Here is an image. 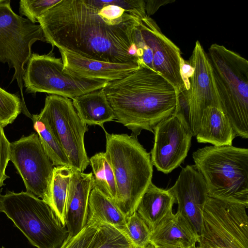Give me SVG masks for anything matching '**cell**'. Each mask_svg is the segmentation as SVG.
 Wrapping results in <instances>:
<instances>
[{"mask_svg":"<svg viewBox=\"0 0 248 248\" xmlns=\"http://www.w3.org/2000/svg\"><path fill=\"white\" fill-rule=\"evenodd\" d=\"M37 41L46 42L40 25L17 15L12 10L10 1L2 0L0 2V62L15 69L12 81H17L24 106L25 65L31 55V46Z\"/></svg>","mask_w":248,"mask_h":248,"instance_id":"obj_9","label":"cell"},{"mask_svg":"<svg viewBox=\"0 0 248 248\" xmlns=\"http://www.w3.org/2000/svg\"><path fill=\"white\" fill-rule=\"evenodd\" d=\"M248 207L209 197L203 208L198 246L248 248Z\"/></svg>","mask_w":248,"mask_h":248,"instance_id":"obj_8","label":"cell"},{"mask_svg":"<svg viewBox=\"0 0 248 248\" xmlns=\"http://www.w3.org/2000/svg\"><path fill=\"white\" fill-rule=\"evenodd\" d=\"M103 89L116 122L131 130L135 138L142 130L154 133L155 126L172 115L177 106L176 89L144 64L125 77L108 82Z\"/></svg>","mask_w":248,"mask_h":248,"instance_id":"obj_2","label":"cell"},{"mask_svg":"<svg viewBox=\"0 0 248 248\" xmlns=\"http://www.w3.org/2000/svg\"><path fill=\"white\" fill-rule=\"evenodd\" d=\"M169 190L178 204L177 211L199 235L204 205L209 197L205 181L194 165L183 168Z\"/></svg>","mask_w":248,"mask_h":248,"instance_id":"obj_15","label":"cell"},{"mask_svg":"<svg viewBox=\"0 0 248 248\" xmlns=\"http://www.w3.org/2000/svg\"><path fill=\"white\" fill-rule=\"evenodd\" d=\"M193 68L190 63L186 62L182 58L181 60V74L184 82V85L188 90L190 86V80L192 73Z\"/></svg>","mask_w":248,"mask_h":248,"instance_id":"obj_34","label":"cell"},{"mask_svg":"<svg viewBox=\"0 0 248 248\" xmlns=\"http://www.w3.org/2000/svg\"><path fill=\"white\" fill-rule=\"evenodd\" d=\"M10 143L5 135L3 128L0 125V187L9 178L6 174L5 170L10 161Z\"/></svg>","mask_w":248,"mask_h":248,"instance_id":"obj_32","label":"cell"},{"mask_svg":"<svg viewBox=\"0 0 248 248\" xmlns=\"http://www.w3.org/2000/svg\"><path fill=\"white\" fill-rule=\"evenodd\" d=\"M10 161L21 176L27 192L50 206L54 166L45 153L38 135L32 133L10 143Z\"/></svg>","mask_w":248,"mask_h":248,"instance_id":"obj_11","label":"cell"},{"mask_svg":"<svg viewBox=\"0 0 248 248\" xmlns=\"http://www.w3.org/2000/svg\"><path fill=\"white\" fill-rule=\"evenodd\" d=\"M123 232L138 248H144L150 243L151 232L136 212L126 218Z\"/></svg>","mask_w":248,"mask_h":248,"instance_id":"obj_27","label":"cell"},{"mask_svg":"<svg viewBox=\"0 0 248 248\" xmlns=\"http://www.w3.org/2000/svg\"><path fill=\"white\" fill-rule=\"evenodd\" d=\"M208 57L220 109L236 136L248 138V62L224 46L212 44Z\"/></svg>","mask_w":248,"mask_h":248,"instance_id":"obj_5","label":"cell"},{"mask_svg":"<svg viewBox=\"0 0 248 248\" xmlns=\"http://www.w3.org/2000/svg\"><path fill=\"white\" fill-rule=\"evenodd\" d=\"M189 63L193 71L187 96L192 135L196 136L204 110L220 107L208 55L199 41L196 42Z\"/></svg>","mask_w":248,"mask_h":248,"instance_id":"obj_13","label":"cell"},{"mask_svg":"<svg viewBox=\"0 0 248 248\" xmlns=\"http://www.w3.org/2000/svg\"><path fill=\"white\" fill-rule=\"evenodd\" d=\"M74 170L68 166L54 167L50 186V207L64 226L66 198L70 179Z\"/></svg>","mask_w":248,"mask_h":248,"instance_id":"obj_24","label":"cell"},{"mask_svg":"<svg viewBox=\"0 0 248 248\" xmlns=\"http://www.w3.org/2000/svg\"><path fill=\"white\" fill-rule=\"evenodd\" d=\"M2 0H0V2L2 1Z\"/></svg>","mask_w":248,"mask_h":248,"instance_id":"obj_40","label":"cell"},{"mask_svg":"<svg viewBox=\"0 0 248 248\" xmlns=\"http://www.w3.org/2000/svg\"><path fill=\"white\" fill-rule=\"evenodd\" d=\"M153 130L154 143L150 155L152 164L157 170L169 173L186 157L192 134L174 115L161 121Z\"/></svg>","mask_w":248,"mask_h":248,"instance_id":"obj_12","label":"cell"},{"mask_svg":"<svg viewBox=\"0 0 248 248\" xmlns=\"http://www.w3.org/2000/svg\"><path fill=\"white\" fill-rule=\"evenodd\" d=\"M173 115L176 116L184 126L190 131L192 134L187 90L185 86H183L178 91L177 106L175 111Z\"/></svg>","mask_w":248,"mask_h":248,"instance_id":"obj_31","label":"cell"},{"mask_svg":"<svg viewBox=\"0 0 248 248\" xmlns=\"http://www.w3.org/2000/svg\"><path fill=\"white\" fill-rule=\"evenodd\" d=\"M175 202L169 189L159 188L152 182L141 197L136 212L152 232L173 213Z\"/></svg>","mask_w":248,"mask_h":248,"instance_id":"obj_18","label":"cell"},{"mask_svg":"<svg viewBox=\"0 0 248 248\" xmlns=\"http://www.w3.org/2000/svg\"><path fill=\"white\" fill-rule=\"evenodd\" d=\"M39 114L47 120L71 167L83 172L90 164L84 140L88 126L80 119L71 100L57 95H47Z\"/></svg>","mask_w":248,"mask_h":248,"instance_id":"obj_10","label":"cell"},{"mask_svg":"<svg viewBox=\"0 0 248 248\" xmlns=\"http://www.w3.org/2000/svg\"><path fill=\"white\" fill-rule=\"evenodd\" d=\"M1 191H2V189H0V196H1Z\"/></svg>","mask_w":248,"mask_h":248,"instance_id":"obj_37","label":"cell"},{"mask_svg":"<svg viewBox=\"0 0 248 248\" xmlns=\"http://www.w3.org/2000/svg\"><path fill=\"white\" fill-rule=\"evenodd\" d=\"M105 155L114 174L115 203L126 218L136 212L140 201L152 183L150 155L137 138L127 134H109L105 129Z\"/></svg>","mask_w":248,"mask_h":248,"instance_id":"obj_3","label":"cell"},{"mask_svg":"<svg viewBox=\"0 0 248 248\" xmlns=\"http://www.w3.org/2000/svg\"><path fill=\"white\" fill-rule=\"evenodd\" d=\"M236 136L231 124L220 109L211 107L204 110L195 136L198 142L209 143L215 146L232 145Z\"/></svg>","mask_w":248,"mask_h":248,"instance_id":"obj_20","label":"cell"},{"mask_svg":"<svg viewBox=\"0 0 248 248\" xmlns=\"http://www.w3.org/2000/svg\"><path fill=\"white\" fill-rule=\"evenodd\" d=\"M4 213L37 248H59L68 236L65 226L44 201L28 192L7 191L0 198Z\"/></svg>","mask_w":248,"mask_h":248,"instance_id":"obj_6","label":"cell"},{"mask_svg":"<svg viewBox=\"0 0 248 248\" xmlns=\"http://www.w3.org/2000/svg\"><path fill=\"white\" fill-rule=\"evenodd\" d=\"M199 235L178 212L172 213L152 232L150 242L155 245H168L193 248Z\"/></svg>","mask_w":248,"mask_h":248,"instance_id":"obj_19","label":"cell"},{"mask_svg":"<svg viewBox=\"0 0 248 248\" xmlns=\"http://www.w3.org/2000/svg\"><path fill=\"white\" fill-rule=\"evenodd\" d=\"M141 19L103 0H62L38 18L59 50L112 63L140 64L135 31Z\"/></svg>","mask_w":248,"mask_h":248,"instance_id":"obj_1","label":"cell"},{"mask_svg":"<svg viewBox=\"0 0 248 248\" xmlns=\"http://www.w3.org/2000/svg\"><path fill=\"white\" fill-rule=\"evenodd\" d=\"M93 170V187L114 202L116 184L112 169L105 152H99L89 159Z\"/></svg>","mask_w":248,"mask_h":248,"instance_id":"obj_25","label":"cell"},{"mask_svg":"<svg viewBox=\"0 0 248 248\" xmlns=\"http://www.w3.org/2000/svg\"><path fill=\"white\" fill-rule=\"evenodd\" d=\"M88 248H138L120 230L107 223H101Z\"/></svg>","mask_w":248,"mask_h":248,"instance_id":"obj_26","label":"cell"},{"mask_svg":"<svg viewBox=\"0 0 248 248\" xmlns=\"http://www.w3.org/2000/svg\"><path fill=\"white\" fill-rule=\"evenodd\" d=\"M126 221V217L115 202L93 187L89 199L86 225L98 226L101 223H107L123 232Z\"/></svg>","mask_w":248,"mask_h":248,"instance_id":"obj_22","label":"cell"},{"mask_svg":"<svg viewBox=\"0 0 248 248\" xmlns=\"http://www.w3.org/2000/svg\"><path fill=\"white\" fill-rule=\"evenodd\" d=\"M210 198L248 207V149L208 146L192 154Z\"/></svg>","mask_w":248,"mask_h":248,"instance_id":"obj_4","label":"cell"},{"mask_svg":"<svg viewBox=\"0 0 248 248\" xmlns=\"http://www.w3.org/2000/svg\"><path fill=\"white\" fill-rule=\"evenodd\" d=\"M98 226L86 225L77 234L73 236L68 235L59 248H88L97 231Z\"/></svg>","mask_w":248,"mask_h":248,"instance_id":"obj_30","label":"cell"},{"mask_svg":"<svg viewBox=\"0 0 248 248\" xmlns=\"http://www.w3.org/2000/svg\"><path fill=\"white\" fill-rule=\"evenodd\" d=\"M23 81L28 93H46L72 99L103 88L108 81L85 78L64 68L62 59L48 54H31Z\"/></svg>","mask_w":248,"mask_h":248,"instance_id":"obj_7","label":"cell"},{"mask_svg":"<svg viewBox=\"0 0 248 248\" xmlns=\"http://www.w3.org/2000/svg\"><path fill=\"white\" fill-rule=\"evenodd\" d=\"M62 0H21L19 12L32 23L38 22V18Z\"/></svg>","mask_w":248,"mask_h":248,"instance_id":"obj_29","label":"cell"},{"mask_svg":"<svg viewBox=\"0 0 248 248\" xmlns=\"http://www.w3.org/2000/svg\"><path fill=\"white\" fill-rule=\"evenodd\" d=\"M194 248H201L199 247V246H196Z\"/></svg>","mask_w":248,"mask_h":248,"instance_id":"obj_38","label":"cell"},{"mask_svg":"<svg viewBox=\"0 0 248 248\" xmlns=\"http://www.w3.org/2000/svg\"><path fill=\"white\" fill-rule=\"evenodd\" d=\"M21 99L0 87V125L4 128L12 124L21 113Z\"/></svg>","mask_w":248,"mask_h":248,"instance_id":"obj_28","label":"cell"},{"mask_svg":"<svg viewBox=\"0 0 248 248\" xmlns=\"http://www.w3.org/2000/svg\"><path fill=\"white\" fill-rule=\"evenodd\" d=\"M64 68L85 78L108 82L123 78L137 70V63H112L87 58L59 50Z\"/></svg>","mask_w":248,"mask_h":248,"instance_id":"obj_17","label":"cell"},{"mask_svg":"<svg viewBox=\"0 0 248 248\" xmlns=\"http://www.w3.org/2000/svg\"><path fill=\"white\" fill-rule=\"evenodd\" d=\"M146 16L155 14L162 6L175 1L174 0H144Z\"/></svg>","mask_w":248,"mask_h":248,"instance_id":"obj_33","label":"cell"},{"mask_svg":"<svg viewBox=\"0 0 248 248\" xmlns=\"http://www.w3.org/2000/svg\"><path fill=\"white\" fill-rule=\"evenodd\" d=\"M33 128L38 135L41 144L53 165L71 167L70 162L52 131L47 120L40 114L31 116Z\"/></svg>","mask_w":248,"mask_h":248,"instance_id":"obj_23","label":"cell"},{"mask_svg":"<svg viewBox=\"0 0 248 248\" xmlns=\"http://www.w3.org/2000/svg\"><path fill=\"white\" fill-rule=\"evenodd\" d=\"M73 105L81 121L87 125H98L103 129L105 123L113 121V111L103 88L77 96Z\"/></svg>","mask_w":248,"mask_h":248,"instance_id":"obj_21","label":"cell"},{"mask_svg":"<svg viewBox=\"0 0 248 248\" xmlns=\"http://www.w3.org/2000/svg\"><path fill=\"white\" fill-rule=\"evenodd\" d=\"M93 187L92 172L73 170L66 202L65 226L69 236L77 234L86 226L89 199Z\"/></svg>","mask_w":248,"mask_h":248,"instance_id":"obj_16","label":"cell"},{"mask_svg":"<svg viewBox=\"0 0 248 248\" xmlns=\"http://www.w3.org/2000/svg\"><path fill=\"white\" fill-rule=\"evenodd\" d=\"M1 248H5L4 247H2Z\"/></svg>","mask_w":248,"mask_h":248,"instance_id":"obj_39","label":"cell"},{"mask_svg":"<svg viewBox=\"0 0 248 248\" xmlns=\"http://www.w3.org/2000/svg\"><path fill=\"white\" fill-rule=\"evenodd\" d=\"M144 248H156V247L154 244L150 242L147 246Z\"/></svg>","mask_w":248,"mask_h":248,"instance_id":"obj_36","label":"cell"},{"mask_svg":"<svg viewBox=\"0 0 248 248\" xmlns=\"http://www.w3.org/2000/svg\"><path fill=\"white\" fill-rule=\"evenodd\" d=\"M138 27L145 44L152 51L154 70L178 91L184 86L181 74L182 57L179 48L162 32L150 16L141 19Z\"/></svg>","mask_w":248,"mask_h":248,"instance_id":"obj_14","label":"cell"},{"mask_svg":"<svg viewBox=\"0 0 248 248\" xmlns=\"http://www.w3.org/2000/svg\"><path fill=\"white\" fill-rule=\"evenodd\" d=\"M156 248H186L184 247L174 246H168V245H155ZM195 248V247H194Z\"/></svg>","mask_w":248,"mask_h":248,"instance_id":"obj_35","label":"cell"}]
</instances>
